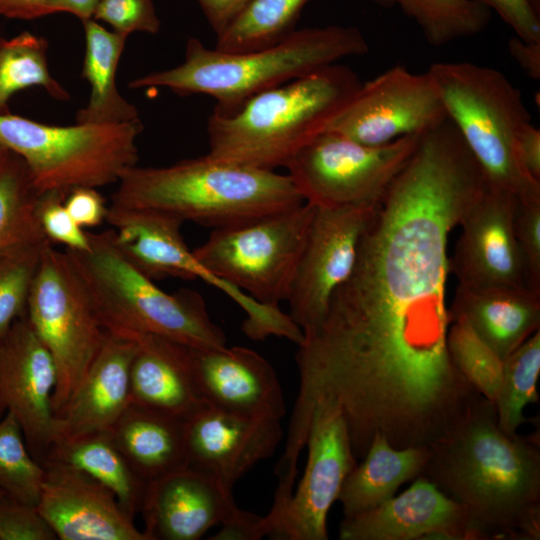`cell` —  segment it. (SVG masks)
<instances>
[{
	"instance_id": "6da1fadb",
	"label": "cell",
	"mask_w": 540,
	"mask_h": 540,
	"mask_svg": "<svg viewBox=\"0 0 540 540\" xmlns=\"http://www.w3.org/2000/svg\"><path fill=\"white\" fill-rule=\"evenodd\" d=\"M487 179L465 144L424 135L378 204L352 273L298 345L299 389L288 434L304 440L312 413L333 405L352 451L376 435L429 447L482 396L447 349V241Z\"/></svg>"
},
{
	"instance_id": "7a4b0ae2",
	"label": "cell",
	"mask_w": 540,
	"mask_h": 540,
	"mask_svg": "<svg viewBox=\"0 0 540 540\" xmlns=\"http://www.w3.org/2000/svg\"><path fill=\"white\" fill-rule=\"evenodd\" d=\"M419 476L463 508L468 540L540 539L539 441L502 431L485 397L428 447Z\"/></svg>"
},
{
	"instance_id": "3957f363",
	"label": "cell",
	"mask_w": 540,
	"mask_h": 540,
	"mask_svg": "<svg viewBox=\"0 0 540 540\" xmlns=\"http://www.w3.org/2000/svg\"><path fill=\"white\" fill-rule=\"evenodd\" d=\"M368 51L359 28L341 25L296 29L273 45L246 52L209 49L190 37L183 63L135 78L128 87L209 95L216 100L213 113L228 116L261 92Z\"/></svg>"
},
{
	"instance_id": "277c9868",
	"label": "cell",
	"mask_w": 540,
	"mask_h": 540,
	"mask_svg": "<svg viewBox=\"0 0 540 540\" xmlns=\"http://www.w3.org/2000/svg\"><path fill=\"white\" fill-rule=\"evenodd\" d=\"M112 208L151 210L213 229L233 226L304 202L289 176L211 158L129 168Z\"/></svg>"
},
{
	"instance_id": "5b68a950",
	"label": "cell",
	"mask_w": 540,
	"mask_h": 540,
	"mask_svg": "<svg viewBox=\"0 0 540 540\" xmlns=\"http://www.w3.org/2000/svg\"><path fill=\"white\" fill-rule=\"evenodd\" d=\"M362 82L348 66L331 64L261 92L235 113H212L208 155L274 170L324 132Z\"/></svg>"
},
{
	"instance_id": "8992f818",
	"label": "cell",
	"mask_w": 540,
	"mask_h": 540,
	"mask_svg": "<svg viewBox=\"0 0 540 540\" xmlns=\"http://www.w3.org/2000/svg\"><path fill=\"white\" fill-rule=\"evenodd\" d=\"M87 234V250L65 252L105 331L128 339L157 335L196 349L226 346L200 293L160 289L119 249L112 228Z\"/></svg>"
},
{
	"instance_id": "52a82bcc",
	"label": "cell",
	"mask_w": 540,
	"mask_h": 540,
	"mask_svg": "<svg viewBox=\"0 0 540 540\" xmlns=\"http://www.w3.org/2000/svg\"><path fill=\"white\" fill-rule=\"evenodd\" d=\"M427 72L489 183L519 200H540V182L515 154L516 137L531 122L521 91L501 71L472 62H437Z\"/></svg>"
},
{
	"instance_id": "ba28073f",
	"label": "cell",
	"mask_w": 540,
	"mask_h": 540,
	"mask_svg": "<svg viewBox=\"0 0 540 540\" xmlns=\"http://www.w3.org/2000/svg\"><path fill=\"white\" fill-rule=\"evenodd\" d=\"M141 120L56 126L0 114V143L25 162L39 194L118 183L139 160Z\"/></svg>"
},
{
	"instance_id": "9c48e42d",
	"label": "cell",
	"mask_w": 540,
	"mask_h": 540,
	"mask_svg": "<svg viewBox=\"0 0 540 540\" xmlns=\"http://www.w3.org/2000/svg\"><path fill=\"white\" fill-rule=\"evenodd\" d=\"M315 205L303 202L247 222L213 229L193 254L212 274L257 302L287 300Z\"/></svg>"
},
{
	"instance_id": "30bf717a",
	"label": "cell",
	"mask_w": 540,
	"mask_h": 540,
	"mask_svg": "<svg viewBox=\"0 0 540 540\" xmlns=\"http://www.w3.org/2000/svg\"><path fill=\"white\" fill-rule=\"evenodd\" d=\"M25 316L57 371L54 417L73 396L100 351L106 331L65 251L49 244L40 261Z\"/></svg>"
},
{
	"instance_id": "8fae6325",
	"label": "cell",
	"mask_w": 540,
	"mask_h": 540,
	"mask_svg": "<svg viewBox=\"0 0 540 540\" xmlns=\"http://www.w3.org/2000/svg\"><path fill=\"white\" fill-rule=\"evenodd\" d=\"M423 134L379 146L324 131L286 164L305 202L322 207L375 206L415 151Z\"/></svg>"
},
{
	"instance_id": "7c38bea8",
	"label": "cell",
	"mask_w": 540,
	"mask_h": 540,
	"mask_svg": "<svg viewBox=\"0 0 540 540\" xmlns=\"http://www.w3.org/2000/svg\"><path fill=\"white\" fill-rule=\"evenodd\" d=\"M305 446L307 462L296 490L279 510L265 515L271 539L327 540L328 512L357 465L345 419L333 405L314 410Z\"/></svg>"
},
{
	"instance_id": "4fadbf2b",
	"label": "cell",
	"mask_w": 540,
	"mask_h": 540,
	"mask_svg": "<svg viewBox=\"0 0 540 540\" xmlns=\"http://www.w3.org/2000/svg\"><path fill=\"white\" fill-rule=\"evenodd\" d=\"M447 118L428 72L413 73L398 65L362 83L326 130L379 146L423 134Z\"/></svg>"
},
{
	"instance_id": "5bb4252c",
	"label": "cell",
	"mask_w": 540,
	"mask_h": 540,
	"mask_svg": "<svg viewBox=\"0 0 540 540\" xmlns=\"http://www.w3.org/2000/svg\"><path fill=\"white\" fill-rule=\"evenodd\" d=\"M377 206H315L287 297L289 316L303 333L320 323L333 293L352 273Z\"/></svg>"
},
{
	"instance_id": "9a60e30c",
	"label": "cell",
	"mask_w": 540,
	"mask_h": 540,
	"mask_svg": "<svg viewBox=\"0 0 540 540\" xmlns=\"http://www.w3.org/2000/svg\"><path fill=\"white\" fill-rule=\"evenodd\" d=\"M106 222L114 230L119 249L152 280L201 279L224 292L245 312L243 323L247 327L259 328L271 321L273 307L257 302L216 277L198 261L183 239L181 220L151 210L108 206Z\"/></svg>"
},
{
	"instance_id": "2e32d148",
	"label": "cell",
	"mask_w": 540,
	"mask_h": 540,
	"mask_svg": "<svg viewBox=\"0 0 540 540\" xmlns=\"http://www.w3.org/2000/svg\"><path fill=\"white\" fill-rule=\"evenodd\" d=\"M517 197L488 183L460 220L461 234L448 258L458 285L471 289L527 287L515 237Z\"/></svg>"
},
{
	"instance_id": "e0dca14e",
	"label": "cell",
	"mask_w": 540,
	"mask_h": 540,
	"mask_svg": "<svg viewBox=\"0 0 540 540\" xmlns=\"http://www.w3.org/2000/svg\"><path fill=\"white\" fill-rule=\"evenodd\" d=\"M57 371L26 316L0 339V418L12 413L31 455L43 463L54 440Z\"/></svg>"
},
{
	"instance_id": "ac0fdd59",
	"label": "cell",
	"mask_w": 540,
	"mask_h": 540,
	"mask_svg": "<svg viewBox=\"0 0 540 540\" xmlns=\"http://www.w3.org/2000/svg\"><path fill=\"white\" fill-rule=\"evenodd\" d=\"M45 476L37 509L60 540H149L114 493L87 473L55 460Z\"/></svg>"
},
{
	"instance_id": "d6986e66",
	"label": "cell",
	"mask_w": 540,
	"mask_h": 540,
	"mask_svg": "<svg viewBox=\"0 0 540 540\" xmlns=\"http://www.w3.org/2000/svg\"><path fill=\"white\" fill-rule=\"evenodd\" d=\"M280 421L204 406L185 421L189 467L232 490L257 463L273 455L283 436Z\"/></svg>"
},
{
	"instance_id": "ffe728a7",
	"label": "cell",
	"mask_w": 540,
	"mask_h": 540,
	"mask_svg": "<svg viewBox=\"0 0 540 540\" xmlns=\"http://www.w3.org/2000/svg\"><path fill=\"white\" fill-rule=\"evenodd\" d=\"M191 363L207 405L248 417H284L286 407L278 376L256 351L241 346L191 347Z\"/></svg>"
},
{
	"instance_id": "44dd1931",
	"label": "cell",
	"mask_w": 540,
	"mask_h": 540,
	"mask_svg": "<svg viewBox=\"0 0 540 540\" xmlns=\"http://www.w3.org/2000/svg\"><path fill=\"white\" fill-rule=\"evenodd\" d=\"M236 507L231 489L188 466L148 483L140 512L149 540H198Z\"/></svg>"
},
{
	"instance_id": "7402d4cb",
	"label": "cell",
	"mask_w": 540,
	"mask_h": 540,
	"mask_svg": "<svg viewBox=\"0 0 540 540\" xmlns=\"http://www.w3.org/2000/svg\"><path fill=\"white\" fill-rule=\"evenodd\" d=\"M341 540H468L463 508L418 476L397 497L362 514L343 518Z\"/></svg>"
},
{
	"instance_id": "603a6c76",
	"label": "cell",
	"mask_w": 540,
	"mask_h": 540,
	"mask_svg": "<svg viewBox=\"0 0 540 540\" xmlns=\"http://www.w3.org/2000/svg\"><path fill=\"white\" fill-rule=\"evenodd\" d=\"M135 350V341L106 331L84 379L54 418L53 444L112 428L130 403V366Z\"/></svg>"
},
{
	"instance_id": "cb8c5ba5",
	"label": "cell",
	"mask_w": 540,
	"mask_h": 540,
	"mask_svg": "<svg viewBox=\"0 0 540 540\" xmlns=\"http://www.w3.org/2000/svg\"><path fill=\"white\" fill-rule=\"evenodd\" d=\"M130 402L187 420L207 403L193 375L191 347L157 335L131 338Z\"/></svg>"
},
{
	"instance_id": "d4e9b609",
	"label": "cell",
	"mask_w": 540,
	"mask_h": 540,
	"mask_svg": "<svg viewBox=\"0 0 540 540\" xmlns=\"http://www.w3.org/2000/svg\"><path fill=\"white\" fill-rule=\"evenodd\" d=\"M450 322L464 318L504 361L540 330V293L527 287L471 289L457 286Z\"/></svg>"
},
{
	"instance_id": "484cf974",
	"label": "cell",
	"mask_w": 540,
	"mask_h": 540,
	"mask_svg": "<svg viewBox=\"0 0 540 540\" xmlns=\"http://www.w3.org/2000/svg\"><path fill=\"white\" fill-rule=\"evenodd\" d=\"M110 433L147 484L189 466L185 420L130 402Z\"/></svg>"
},
{
	"instance_id": "4316f807",
	"label": "cell",
	"mask_w": 540,
	"mask_h": 540,
	"mask_svg": "<svg viewBox=\"0 0 540 540\" xmlns=\"http://www.w3.org/2000/svg\"><path fill=\"white\" fill-rule=\"evenodd\" d=\"M427 458L428 447L398 449L376 435L363 462L342 485L337 500L344 518L372 510L392 498L402 484L420 475Z\"/></svg>"
},
{
	"instance_id": "83f0119b",
	"label": "cell",
	"mask_w": 540,
	"mask_h": 540,
	"mask_svg": "<svg viewBox=\"0 0 540 540\" xmlns=\"http://www.w3.org/2000/svg\"><path fill=\"white\" fill-rule=\"evenodd\" d=\"M85 54L81 76L90 86L85 107L77 111L80 124H121L140 121L137 108L118 91L116 73L127 36L109 31L94 19L82 21Z\"/></svg>"
},
{
	"instance_id": "f1b7e54d",
	"label": "cell",
	"mask_w": 540,
	"mask_h": 540,
	"mask_svg": "<svg viewBox=\"0 0 540 540\" xmlns=\"http://www.w3.org/2000/svg\"><path fill=\"white\" fill-rule=\"evenodd\" d=\"M45 460L69 464L99 481L114 493L131 518L140 512L148 484L130 466L110 430L57 442Z\"/></svg>"
},
{
	"instance_id": "f546056e",
	"label": "cell",
	"mask_w": 540,
	"mask_h": 540,
	"mask_svg": "<svg viewBox=\"0 0 540 540\" xmlns=\"http://www.w3.org/2000/svg\"><path fill=\"white\" fill-rule=\"evenodd\" d=\"M39 195L25 162L8 150L0 157V255L48 240L36 216Z\"/></svg>"
},
{
	"instance_id": "4dcf8cb0",
	"label": "cell",
	"mask_w": 540,
	"mask_h": 540,
	"mask_svg": "<svg viewBox=\"0 0 540 540\" xmlns=\"http://www.w3.org/2000/svg\"><path fill=\"white\" fill-rule=\"evenodd\" d=\"M399 8L420 28L427 42L436 47L474 36L490 20V10L477 0H372Z\"/></svg>"
},
{
	"instance_id": "1f68e13d",
	"label": "cell",
	"mask_w": 540,
	"mask_h": 540,
	"mask_svg": "<svg viewBox=\"0 0 540 540\" xmlns=\"http://www.w3.org/2000/svg\"><path fill=\"white\" fill-rule=\"evenodd\" d=\"M309 0H251L219 35L215 49L246 52L273 45L293 31Z\"/></svg>"
},
{
	"instance_id": "d6a6232c",
	"label": "cell",
	"mask_w": 540,
	"mask_h": 540,
	"mask_svg": "<svg viewBox=\"0 0 540 540\" xmlns=\"http://www.w3.org/2000/svg\"><path fill=\"white\" fill-rule=\"evenodd\" d=\"M45 38L22 32L11 39L0 38V114L8 113L10 98L20 90L41 87L56 100L69 93L49 72Z\"/></svg>"
},
{
	"instance_id": "836d02e7",
	"label": "cell",
	"mask_w": 540,
	"mask_h": 540,
	"mask_svg": "<svg viewBox=\"0 0 540 540\" xmlns=\"http://www.w3.org/2000/svg\"><path fill=\"white\" fill-rule=\"evenodd\" d=\"M540 373V330L536 331L504 361L500 387L494 401L497 422L507 434L527 419L526 405L538 402L537 381Z\"/></svg>"
},
{
	"instance_id": "e575fe53",
	"label": "cell",
	"mask_w": 540,
	"mask_h": 540,
	"mask_svg": "<svg viewBox=\"0 0 540 540\" xmlns=\"http://www.w3.org/2000/svg\"><path fill=\"white\" fill-rule=\"evenodd\" d=\"M44 476V467L31 455L16 417L6 413L0 419V490L37 506Z\"/></svg>"
},
{
	"instance_id": "d590c367",
	"label": "cell",
	"mask_w": 540,
	"mask_h": 540,
	"mask_svg": "<svg viewBox=\"0 0 540 540\" xmlns=\"http://www.w3.org/2000/svg\"><path fill=\"white\" fill-rule=\"evenodd\" d=\"M447 349L459 373L479 394L494 403L501 383L503 360L464 318L451 321Z\"/></svg>"
},
{
	"instance_id": "8d00e7d4",
	"label": "cell",
	"mask_w": 540,
	"mask_h": 540,
	"mask_svg": "<svg viewBox=\"0 0 540 540\" xmlns=\"http://www.w3.org/2000/svg\"><path fill=\"white\" fill-rule=\"evenodd\" d=\"M49 240L28 243L0 255V339L26 313L31 287Z\"/></svg>"
},
{
	"instance_id": "74e56055",
	"label": "cell",
	"mask_w": 540,
	"mask_h": 540,
	"mask_svg": "<svg viewBox=\"0 0 540 540\" xmlns=\"http://www.w3.org/2000/svg\"><path fill=\"white\" fill-rule=\"evenodd\" d=\"M66 195L49 192L40 194L36 205L39 225L52 243H59L69 250H87L89 238L87 231L81 228L67 211L64 200Z\"/></svg>"
},
{
	"instance_id": "f35d334b",
	"label": "cell",
	"mask_w": 540,
	"mask_h": 540,
	"mask_svg": "<svg viewBox=\"0 0 540 540\" xmlns=\"http://www.w3.org/2000/svg\"><path fill=\"white\" fill-rule=\"evenodd\" d=\"M92 19L127 37L133 32L156 34L160 29L153 0H99Z\"/></svg>"
},
{
	"instance_id": "ab89813d",
	"label": "cell",
	"mask_w": 540,
	"mask_h": 540,
	"mask_svg": "<svg viewBox=\"0 0 540 540\" xmlns=\"http://www.w3.org/2000/svg\"><path fill=\"white\" fill-rule=\"evenodd\" d=\"M514 230L524 265L526 286L540 293V200L517 199Z\"/></svg>"
},
{
	"instance_id": "60d3db41",
	"label": "cell",
	"mask_w": 540,
	"mask_h": 540,
	"mask_svg": "<svg viewBox=\"0 0 540 540\" xmlns=\"http://www.w3.org/2000/svg\"><path fill=\"white\" fill-rule=\"evenodd\" d=\"M37 506L0 494V540H55Z\"/></svg>"
},
{
	"instance_id": "b9f144b4",
	"label": "cell",
	"mask_w": 540,
	"mask_h": 540,
	"mask_svg": "<svg viewBox=\"0 0 540 540\" xmlns=\"http://www.w3.org/2000/svg\"><path fill=\"white\" fill-rule=\"evenodd\" d=\"M495 11L525 41L540 42V14L528 0H477Z\"/></svg>"
},
{
	"instance_id": "7bdbcfd3",
	"label": "cell",
	"mask_w": 540,
	"mask_h": 540,
	"mask_svg": "<svg viewBox=\"0 0 540 540\" xmlns=\"http://www.w3.org/2000/svg\"><path fill=\"white\" fill-rule=\"evenodd\" d=\"M64 205L74 221L83 229L99 226L106 221L108 206L97 188L73 189L67 194Z\"/></svg>"
},
{
	"instance_id": "ee69618b",
	"label": "cell",
	"mask_w": 540,
	"mask_h": 540,
	"mask_svg": "<svg viewBox=\"0 0 540 540\" xmlns=\"http://www.w3.org/2000/svg\"><path fill=\"white\" fill-rule=\"evenodd\" d=\"M220 530L209 537L211 540H259L268 536L265 516H259L238 507L221 523Z\"/></svg>"
},
{
	"instance_id": "f6af8a7d",
	"label": "cell",
	"mask_w": 540,
	"mask_h": 540,
	"mask_svg": "<svg viewBox=\"0 0 540 540\" xmlns=\"http://www.w3.org/2000/svg\"><path fill=\"white\" fill-rule=\"evenodd\" d=\"M515 154L523 171L540 182V130L531 122L520 129L515 140Z\"/></svg>"
},
{
	"instance_id": "bcb514c9",
	"label": "cell",
	"mask_w": 540,
	"mask_h": 540,
	"mask_svg": "<svg viewBox=\"0 0 540 540\" xmlns=\"http://www.w3.org/2000/svg\"><path fill=\"white\" fill-rule=\"evenodd\" d=\"M207 22L216 33H222L251 0H196Z\"/></svg>"
},
{
	"instance_id": "7dc6e473",
	"label": "cell",
	"mask_w": 540,
	"mask_h": 540,
	"mask_svg": "<svg viewBox=\"0 0 540 540\" xmlns=\"http://www.w3.org/2000/svg\"><path fill=\"white\" fill-rule=\"evenodd\" d=\"M62 12L61 0H0V16L32 20Z\"/></svg>"
},
{
	"instance_id": "c3c4849f",
	"label": "cell",
	"mask_w": 540,
	"mask_h": 540,
	"mask_svg": "<svg viewBox=\"0 0 540 540\" xmlns=\"http://www.w3.org/2000/svg\"><path fill=\"white\" fill-rule=\"evenodd\" d=\"M508 49L527 77L540 79V42L525 41L514 35L508 41Z\"/></svg>"
},
{
	"instance_id": "681fc988",
	"label": "cell",
	"mask_w": 540,
	"mask_h": 540,
	"mask_svg": "<svg viewBox=\"0 0 540 540\" xmlns=\"http://www.w3.org/2000/svg\"><path fill=\"white\" fill-rule=\"evenodd\" d=\"M99 0H61L62 12L71 13L81 21L91 19Z\"/></svg>"
},
{
	"instance_id": "f907efd6",
	"label": "cell",
	"mask_w": 540,
	"mask_h": 540,
	"mask_svg": "<svg viewBox=\"0 0 540 540\" xmlns=\"http://www.w3.org/2000/svg\"><path fill=\"white\" fill-rule=\"evenodd\" d=\"M536 12L540 14V0H528Z\"/></svg>"
},
{
	"instance_id": "816d5d0a",
	"label": "cell",
	"mask_w": 540,
	"mask_h": 540,
	"mask_svg": "<svg viewBox=\"0 0 540 540\" xmlns=\"http://www.w3.org/2000/svg\"><path fill=\"white\" fill-rule=\"evenodd\" d=\"M7 151H8V149L2 143H0V157L3 154H5Z\"/></svg>"
},
{
	"instance_id": "f5cc1de1",
	"label": "cell",
	"mask_w": 540,
	"mask_h": 540,
	"mask_svg": "<svg viewBox=\"0 0 540 540\" xmlns=\"http://www.w3.org/2000/svg\"><path fill=\"white\" fill-rule=\"evenodd\" d=\"M2 493H4V492H2V491L0 490V494H2Z\"/></svg>"
}]
</instances>
